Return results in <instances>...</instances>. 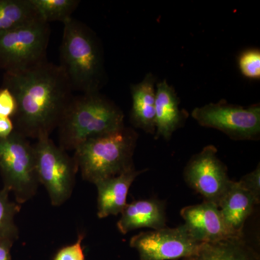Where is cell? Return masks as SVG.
I'll return each mask as SVG.
<instances>
[{
	"mask_svg": "<svg viewBox=\"0 0 260 260\" xmlns=\"http://www.w3.org/2000/svg\"><path fill=\"white\" fill-rule=\"evenodd\" d=\"M184 177L204 201L218 206L232 182L226 167L218 158V150L212 145L191 157L184 169Z\"/></svg>",
	"mask_w": 260,
	"mask_h": 260,
	"instance_id": "30bf717a",
	"label": "cell"
},
{
	"mask_svg": "<svg viewBox=\"0 0 260 260\" xmlns=\"http://www.w3.org/2000/svg\"><path fill=\"white\" fill-rule=\"evenodd\" d=\"M155 138L169 140L181 127L187 115L179 107L175 90L164 80L155 88Z\"/></svg>",
	"mask_w": 260,
	"mask_h": 260,
	"instance_id": "4fadbf2b",
	"label": "cell"
},
{
	"mask_svg": "<svg viewBox=\"0 0 260 260\" xmlns=\"http://www.w3.org/2000/svg\"><path fill=\"white\" fill-rule=\"evenodd\" d=\"M84 237V234H80L76 242L59 249L54 256V260H85L82 245Z\"/></svg>",
	"mask_w": 260,
	"mask_h": 260,
	"instance_id": "7402d4cb",
	"label": "cell"
},
{
	"mask_svg": "<svg viewBox=\"0 0 260 260\" xmlns=\"http://www.w3.org/2000/svg\"><path fill=\"white\" fill-rule=\"evenodd\" d=\"M241 73L249 79L260 78V51L258 49H249L244 51L239 59Z\"/></svg>",
	"mask_w": 260,
	"mask_h": 260,
	"instance_id": "44dd1931",
	"label": "cell"
},
{
	"mask_svg": "<svg viewBox=\"0 0 260 260\" xmlns=\"http://www.w3.org/2000/svg\"><path fill=\"white\" fill-rule=\"evenodd\" d=\"M138 135L130 128L91 138L75 150L78 171L85 180L95 183L116 177L134 167Z\"/></svg>",
	"mask_w": 260,
	"mask_h": 260,
	"instance_id": "277c9868",
	"label": "cell"
},
{
	"mask_svg": "<svg viewBox=\"0 0 260 260\" xmlns=\"http://www.w3.org/2000/svg\"><path fill=\"white\" fill-rule=\"evenodd\" d=\"M50 32L49 23L40 18L0 34V68L16 73L47 61Z\"/></svg>",
	"mask_w": 260,
	"mask_h": 260,
	"instance_id": "8992f818",
	"label": "cell"
},
{
	"mask_svg": "<svg viewBox=\"0 0 260 260\" xmlns=\"http://www.w3.org/2000/svg\"><path fill=\"white\" fill-rule=\"evenodd\" d=\"M17 110L16 100L9 89L3 87L0 89V116L12 117Z\"/></svg>",
	"mask_w": 260,
	"mask_h": 260,
	"instance_id": "cb8c5ba5",
	"label": "cell"
},
{
	"mask_svg": "<svg viewBox=\"0 0 260 260\" xmlns=\"http://www.w3.org/2000/svg\"><path fill=\"white\" fill-rule=\"evenodd\" d=\"M4 87L16 100L15 130L26 138H49L74 98L60 66L47 60L24 71L5 73Z\"/></svg>",
	"mask_w": 260,
	"mask_h": 260,
	"instance_id": "6da1fadb",
	"label": "cell"
},
{
	"mask_svg": "<svg viewBox=\"0 0 260 260\" xmlns=\"http://www.w3.org/2000/svg\"><path fill=\"white\" fill-rule=\"evenodd\" d=\"M118 220V230L122 234L141 228L158 230L167 227L164 202L156 199L139 200L126 204Z\"/></svg>",
	"mask_w": 260,
	"mask_h": 260,
	"instance_id": "5bb4252c",
	"label": "cell"
},
{
	"mask_svg": "<svg viewBox=\"0 0 260 260\" xmlns=\"http://www.w3.org/2000/svg\"><path fill=\"white\" fill-rule=\"evenodd\" d=\"M14 130V123L10 118L0 116V139L8 138Z\"/></svg>",
	"mask_w": 260,
	"mask_h": 260,
	"instance_id": "d4e9b609",
	"label": "cell"
},
{
	"mask_svg": "<svg viewBox=\"0 0 260 260\" xmlns=\"http://www.w3.org/2000/svg\"><path fill=\"white\" fill-rule=\"evenodd\" d=\"M40 18L30 0H0V34Z\"/></svg>",
	"mask_w": 260,
	"mask_h": 260,
	"instance_id": "ac0fdd59",
	"label": "cell"
},
{
	"mask_svg": "<svg viewBox=\"0 0 260 260\" xmlns=\"http://www.w3.org/2000/svg\"><path fill=\"white\" fill-rule=\"evenodd\" d=\"M34 149L39 183L47 189L51 204L60 206L73 192L78 171L76 162L49 138L37 140Z\"/></svg>",
	"mask_w": 260,
	"mask_h": 260,
	"instance_id": "52a82bcc",
	"label": "cell"
},
{
	"mask_svg": "<svg viewBox=\"0 0 260 260\" xmlns=\"http://www.w3.org/2000/svg\"><path fill=\"white\" fill-rule=\"evenodd\" d=\"M259 204L255 198L238 181H232L218 208L229 230L237 237H243L246 220Z\"/></svg>",
	"mask_w": 260,
	"mask_h": 260,
	"instance_id": "9a60e30c",
	"label": "cell"
},
{
	"mask_svg": "<svg viewBox=\"0 0 260 260\" xmlns=\"http://www.w3.org/2000/svg\"><path fill=\"white\" fill-rule=\"evenodd\" d=\"M20 209V205L10 200L9 191L4 188L0 189V241L18 239V229L15 218Z\"/></svg>",
	"mask_w": 260,
	"mask_h": 260,
	"instance_id": "ffe728a7",
	"label": "cell"
},
{
	"mask_svg": "<svg viewBox=\"0 0 260 260\" xmlns=\"http://www.w3.org/2000/svg\"><path fill=\"white\" fill-rule=\"evenodd\" d=\"M15 242L12 239L0 241V260H12L10 251Z\"/></svg>",
	"mask_w": 260,
	"mask_h": 260,
	"instance_id": "484cf974",
	"label": "cell"
},
{
	"mask_svg": "<svg viewBox=\"0 0 260 260\" xmlns=\"http://www.w3.org/2000/svg\"><path fill=\"white\" fill-rule=\"evenodd\" d=\"M41 18L47 22L64 23L72 18V14L79 5L78 0H30Z\"/></svg>",
	"mask_w": 260,
	"mask_h": 260,
	"instance_id": "d6986e66",
	"label": "cell"
},
{
	"mask_svg": "<svg viewBox=\"0 0 260 260\" xmlns=\"http://www.w3.org/2000/svg\"><path fill=\"white\" fill-rule=\"evenodd\" d=\"M191 116L200 125L218 129L233 140H257L259 137V104L244 108L220 101L195 108Z\"/></svg>",
	"mask_w": 260,
	"mask_h": 260,
	"instance_id": "ba28073f",
	"label": "cell"
},
{
	"mask_svg": "<svg viewBox=\"0 0 260 260\" xmlns=\"http://www.w3.org/2000/svg\"><path fill=\"white\" fill-rule=\"evenodd\" d=\"M64 24L60 47V68L73 91L99 93L104 79L102 47L95 32L70 18Z\"/></svg>",
	"mask_w": 260,
	"mask_h": 260,
	"instance_id": "7a4b0ae2",
	"label": "cell"
},
{
	"mask_svg": "<svg viewBox=\"0 0 260 260\" xmlns=\"http://www.w3.org/2000/svg\"><path fill=\"white\" fill-rule=\"evenodd\" d=\"M180 214L189 234L200 244L237 237L228 228L218 205L213 203L203 201L184 207Z\"/></svg>",
	"mask_w": 260,
	"mask_h": 260,
	"instance_id": "8fae6325",
	"label": "cell"
},
{
	"mask_svg": "<svg viewBox=\"0 0 260 260\" xmlns=\"http://www.w3.org/2000/svg\"><path fill=\"white\" fill-rule=\"evenodd\" d=\"M202 244L191 237L185 225L140 232L131 238L129 245L140 260L184 259L194 255Z\"/></svg>",
	"mask_w": 260,
	"mask_h": 260,
	"instance_id": "9c48e42d",
	"label": "cell"
},
{
	"mask_svg": "<svg viewBox=\"0 0 260 260\" xmlns=\"http://www.w3.org/2000/svg\"><path fill=\"white\" fill-rule=\"evenodd\" d=\"M155 77L149 73L141 82L131 87L132 123L150 134L155 133Z\"/></svg>",
	"mask_w": 260,
	"mask_h": 260,
	"instance_id": "2e32d148",
	"label": "cell"
},
{
	"mask_svg": "<svg viewBox=\"0 0 260 260\" xmlns=\"http://www.w3.org/2000/svg\"><path fill=\"white\" fill-rule=\"evenodd\" d=\"M238 182L249 191L258 203L260 202V167L258 165L252 172L244 176Z\"/></svg>",
	"mask_w": 260,
	"mask_h": 260,
	"instance_id": "603a6c76",
	"label": "cell"
},
{
	"mask_svg": "<svg viewBox=\"0 0 260 260\" xmlns=\"http://www.w3.org/2000/svg\"><path fill=\"white\" fill-rule=\"evenodd\" d=\"M0 174L3 188L23 204L37 193L39 183L36 169L34 145L18 132L0 139Z\"/></svg>",
	"mask_w": 260,
	"mask_h": 260,
	"instance_id": "5b68a950",
	"label": "cell"
},
{
	"mask_svg": "<svg viewBox=\"0 0 260 260\" xmlns=\"http://www.w3.org/2000/svg\"><path fill=\"white\" fill-rule=\"evenodd\" d=\"M183 260H259V256L243 236L202 244L194 255Z\"/></svg>",
	"mask_w": 260,
	"mask_h": 260,
	"instance_id": "e0dca14e",
	"label": "cell"
},
{
	"mask_svg": "<svg viewBox=\"0 0 260 260\" xmlns=\"http://www.w3.org/2000/svg\"><path fill=\"white\" fill-rule=\"evenodd\" d=\"M124 119L122 111L99 92L74 96L58 125L59 147L75 151L87 140L122 129Z\"/></svg>",
	"mask_w": 260,
	"mask_h": 260,
	"instance_id": "3957f363",
	"label": "cell"
},
{
	"mask_svg": "<svg viewBox=\"0 0 260 260\" xmlns=\"http://www.w3.org/2000/svg\"><path fill=\"white\" fill-rule=\"evenodd\" d=\"M144 171L135 167L116 177L108 178L95 183L98 190V216L107 218L121 213L125 208L130 186Z\"/></svg>",
	"mask_w": 260,
	"mask_h": 260,
	"instance_id": "7c38bea8",
	"label": "cell"
}]
</instances>
